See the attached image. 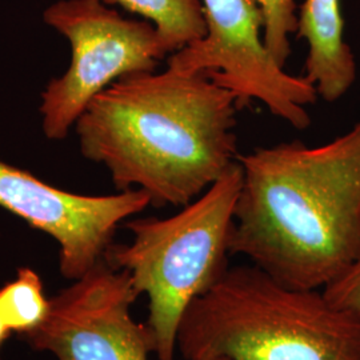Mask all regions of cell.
I'll return each mask as SVG.
<instances>
[{"label":"cell","mask_w":360,"mask_h":360,"mask_svg":"<svg viewBox=\"0 0 360 360\" xmlns=\"http://www.w3.org/2000/svg\"><path fill=\"white\" fill-rule=\"evenodd\" d=\"M50 299L38 272L20 267L13 281L0 287V318L19 338L37 330L46 321Z\"/></svg>","instance_id":"cell-11"},{"label":"cell","mask_w":360,"mask_h":360,"mask_svg":"<svg viewBox=\"0 0 360 360\" xmlns=\"http://www.w3.org/2000/svg\"><path fill=\"white\" fill-rule=\"evenodd\" d=\"M257 3L264 22V46L274 60L284 68L291 55L290 35L297 30L295 0H257Z\"/></svg>","instance_id":"cell-12"},{"label":"cell","mask_w":360,"mask_h":360,"mask_svg":"<svg viewBox=\"0 0 360 360\" xmlns=\"http://www.w3.org/2000/svg\"><path fill=\"white\" fill-rule=\"evenodd\" d=\"M297 39L307 43L304 75L327 103L338 102L356 80L358 67L345 39L340 0H304L297 15Z\"/></svg>","instance_id":"cell-9"},{"label":"cell","mask_w":360,"mask_h":360,"mask_svg":"<svg viewBox=\"0 0 360 360\" xmlns=\"http://www.w3.org/2000/svg\"><path fill=\"white\" fill-rule=\"evenodd\" d=\"M323 292L335 306L360 316V257Z\"/></svg>","instance_id":"cell-13"},{"label":"cell","mask_w":360,"mask_h":360,"mask_svg":"<svg viewBox=\"0 0 360 360\" xmlns=\"http://www.w3.org/2000/svg\"><path fill=\"white\" fill-rule=\"evenodd\" d=\"M243 171L230 250L279 283L324 290L360 257V120L321 146L238 155Z\"/></svg>","instance_id":"cell-2"},{"label":"cell","mask_w":360,"mask_h":360,"mask_svg":"<svg viewBox=\"0 0 360 360\" xmlns=\"http://www.w3.org/2000/svg\"><path fill=\"white\" fill-rule=\"evenodd\" d=\"M243 171L238 162L190 205L169 218L129 219V245L112 243L104 259L129 272L147 296L146 327L158 360H175L184 314L230 269L235 206Z\"/></svg>","instance_id":"cell-4"},{"label":"cell","mask_w":360,"mask_h":360,"mask_svg":"<svg viewBox=\"0 0 360 360\" xmlns=\"http://www.w3.org/2000/svg\"><path fill=\"white\" fill-rule=\"evenodd\" d=\"M236 98L203 74L122 77L77 122L82 155L110 171L117 191L142 190L151 206L184 207L236 162Z\"/></svg>","instance_id":"cell-1"},{"label":"cell","mask_w":360,"mask_h":360,"mask_svg":"<svg viewBox=\"0 0 360 360\" xmlns=\"http://www.w3.org/2000/svg\"><path fill=\"white\" fill-rule=\"evenodd\" d=\"M50 297L46 321L20 336L56 360H148L151 335L131 309L139 294L129 272L105 259Z\"/></svg>","instance_id":"cell-7"},{"label":"cell","mask_w":360,"mask_h":360,"mask_svg":"<svg viewBox=\"0 0 360 360\" xmlns=\"http://www.w3.org/2000/svg\"><path fill=\"white\" fill-rule=\"evenodd\" d=\"M151 206L142 190L90 196L68 193L0 160V207L47 233L59 245V270L77 281L95 267L119 224Z\"/></svg>","instance_id":"cell-8"},{"label":"cell","mask_w":360,"mask_h":360,"mask_svg":"<svg viewBox=\"0 0 360 360\" xmlns=\"http://www.w3.org/2000/svg\"><path fill=\"white\" fill-rule=\"evenodd\" d=\"M178 352L183 360H360V316L323 290L235 266L184 314Z\"/></svg>","instance_id":"cell-3"},{"label":"cell","mask_w":360,"mask_h":360,"mask_svg":"<svg viewBox=\"0 0 360 360\" xmlns=\"http://www.w3.org/2000/svg\"><path fill=\"white\" fill-rule=\"evenodd\" d=\"M11 335H13V333L8 330V327L4 324L3 319L0 318V352H1V348L4 346V343L11 338ZM0 360H1V356H0Z\"/></svg>","instance_id":"cell-14"},{"label":"cell","mask_w":360,"mask_h":360,"mask_svg":"<svg viewBox=\"0 0 360 360\" xmlns=\"http://www.w3.org/2000/svg\"><path fill=\"white\" fill-rule=\"evenodd\" d=\"M219 360H227V359H219Z\"/></svg>","instance_id":"cell-15"},{"label":"cell","mask_w":360,"mask_h":360,"mask_svg":"<svg viewBox=\"0 0 360 360\" xmlns=\"http://www.w3.org/2000/svg\"><path fill=\"white\" fill-rule=\"evenodd\" d=\"M44 22L71 44V65L41 94L44 135L65 139L91 101L122 77L155 71L168 53L147 20L126 19L101 0H60Z\"/></svg>","instance_id":"cell-5"},{"label":"cell","mask_w":360,"mask_h":360,"mask_svg":"<svg viewBox=\"0 0 360 360\" xmlns=\"http://www.w3.org/2000/svg\"><path fill=\"white\" fill-rule=\"evenodd\" d=\"M206 35L168 56L167 67L187 75L203 74L231 91L239 110L254 101L296 129H306V107L319 95L304 77L278 65L263 40V15L257 0H202Z\"/></svg>","instance_id":"cell-6"},{"label":"cell","mask_w":360,"mask_h":360,"mask_svg":"<svg viewBox=\"0 0 360 360\" xmlns=\"http://www.w3.org/2000/svg\"><path fill=\"white\" fill-rule=\"evenodd\" d=\"M136 13L156 28L168 55L206 35L202 0H101Z\"/></svg>","instance_id":"cell-10"}]
</instances>
